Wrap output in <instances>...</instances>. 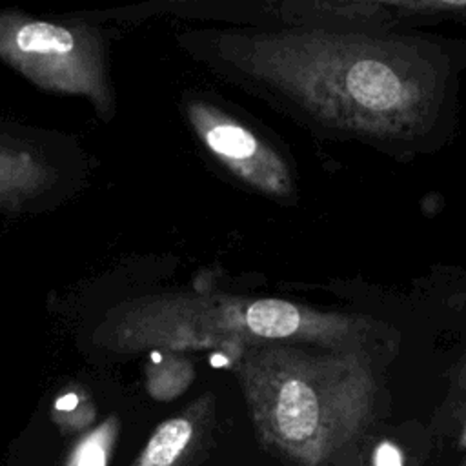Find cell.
Instances as JSON below:
<instances>
[{"label": "cell", "mask_w": 466, "mask_h": 466, "mask_svg": "<svg viewBox=\"0 0 466 466\" xmlns=\"http://www.w3.org/2000/svg\"><path fill=\"white\" fill-rule=\"evenodd\" d=\"M218 47L235 75L346 133L411 138L444 96L442 58L413 38L293 27L231 31Z\"/></svg>", "instance_id": "6da1fadb"}, {"label": "cell", "mask_w": 466, "mask_h": 466, "mask_svg": "<svg viewBox=\"0 0 466 466\" xmlns=\"http://www.w3.org/2000/svg\"><path fill=\"white\" fill-rule=\"evenodd\" d=\"M233 364L258 441L297 466H328L371 422L377 379L364 348L262 342Z\"/></svg>", "instance_id": "7a4b0ae2"}, {"label": "cell", "mask_w": 466, "mask_h": 466, "mask_svg": "<svg viewBox=\"0 0 466 466\" xmlns=\"http://www.w3.org/2000/svg\"><path fill=\"white\" fill-rule=\"evenodd\" d=\"M189 115L206 147L238 180L273 198H288L293 193L286 160L258 135L211 106L197 104Z\"/></svg>", "instance_id": "3957f363"}, {"label": "cell", "mask_w": 466, "mask_h": 466, "mask_svg": "<svg viewBox=\"0 0 466 466\" xmlns=\"http://www.w3.org/2000/svg\"><path fill=\"white\" fill-rule=\"evenodd\" d=\"M215 419L213 395L206 393L182 413L160 422L131 466H195Z\"/></svg>", "instance_id": "277c9868"}, {"label": "cell", "mask_w": 466, "mask_h": 466, "mask_svg": "<svg viewBox=\"0 0 466 466\" xmlns=\"http://www.w3.org/2000/svg\"><path fill=\"white\" fill-rule=\"evenodd\" d=\"M288 24L299 29L340 31L380 25L393 13L386 0L360 2H280L271 5Z\"/></svg>", "instance_id": "5b68a950"}, {"label": "cell", "mask_w": 466, "mask_h": 466, "mask_svg": "<svg viewBox=\"0 0 466 466\" xmlns=\"http://www.w3.org/2000/svg\"><path fill=\"white\" fill-rule=\"evenodd\" d=\"M120 422L107 417L104 422L86 431L67 451L64 466H109L118 441Z\"/></svg>", "instance_id": "8992f818"}, {"label": "cell", "mask_w": 466, "mask_h": 466, "mask_svg": "<svg viewBox=\"0 0 466 466\" xmlns=\"http://www.w3.org/2000/svg\"><path fill=\"white\" fill-rule=\"evenodd\" d=\"M18 49L25 53H69L75 46L71 33L60 25L33 22L24 25L16 35Z\"/></svg>", "instance_id": "52a82bcc"}, {"label": "cell", "mask_w": 466, "mask_h": 466, "mask_svg": "<svg viewBox=\"0 0 466 466\" xmlns=\"http://www.w3.org/2000/svg\"><path fill=\"white\" fill-rule=\"evenodd\" d=\"M393 15H441L466 16V0H388Z\"/></svg>", "instance_id": "ba28073f"}, {"label": "cell", "mask_w": 466, "mask_h": 466, "mask_svg": "<svg viewBox=\"0 0 466 466\" xmlns=\"http://www.w3.org/2000/svg\"><path fill=\"white\" fill-rule=\"evenodd\" d=\"M191 379H193L191 366H187L186 362H175V366H171L164 373L153 375L149 382V391L155 399L169 400L180 395L187 388Z\"/></svg>", "instance_id": "9c48e42d"}, {"label": "cell", "mask_w": 466, "mask_h": 466, "mask_svg": "<svg viewBox=\"0 0 466 466\" xmlns=\"http://www.w3.org/2000/svg\"><path fill=\"white\" fill-rule=\"evenodd\" d=\"M370 466H404V453L393 441H380L375 444Z\"/></svg>", "instance_id": "30bf717a"}, {"label": "cell", "mask_w": 466, "mask_h": 466, "mask_svg": "<svg viewBox=\"0 0 466 466\" xmlns=\"http://www.w3.org/2000/svg\"><path fill=\"white\" fill-rule=\"evenodd\" d=\"M457 448L462 450V451H466V415H464V420H462L459 437H457Z\"/></svg>", "instance_id": "8fae6325"}, {"label": "cell", "mask_w": 466, "mask_h": 466, "mask_svg": "<svg viewBox=\"0 0 466 466\" xmlns=\"http://www.w3.org/2000/svg\"><path fill=\"white\" fill-rule=\"evenodd\" d=\"M462 466H466V457H464V461H462Z\"/></svg>", "instance_id": "7c38bea8"}]
</instances>
